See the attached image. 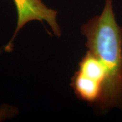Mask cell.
I'll return each instance as SVG.
<instances>
[{"instance_id": "cell-1", "label": "cell", "mask_w": 122, "mask_h": 122, "mask_svg": "<svg viewBox=\"0 0 122 122\" xmlns=\"http://www.w3.org/2000/svg\"><path fill=\"white\" fill-rule=\"evenodd\" d=\"M81 32L86 37L88 51L100 61L107 73L98 107L102 110L122 108V29L116 22L112 0H106L102 13L84 24Z\"/></svg>"}, {"instance_id": "cell-2", "label": "cell", "mask_w": 122, "mask_h": 122, "mask_svg": "<svg viewBox=\"0 0 122 122\" xmlns=\"http://www.w3.org/2000/svg\"><path fill=\"white\" fill-rule=\"evenodd\" d=\"M17 11V24L14 35L5 50L10 52L12 50L13 41L18 31L26 23L32 20L46 21L52 29L54 34L58 37L61 35L60 27L56 20V11L48 8L41 0H14Z\"/></svg>"}, {"instance_id": "cell-3", "label": "cell", "mask_w": 122, "mask_h": 122, "mask_svg": "<svg viewBox=\"0 0 122 122\" xmlns=\"http://www.w3.org/2000/svg\"><path fill=\"white\" fill-rule=\"evenodd\" d=\"M71 86L79 98L87 103L98 105L104 93V84L79 71L71 79Z\"/></svg>"}, {"instance_id": "cell-4", "label": "cell", "mask_w": 122, "mask_h": 122, "mask_svg": "<svg viewBox=\"0 0 122 122\" xmlns=\"http://www.w3.org/2000/svg\"><path fill=\"white\" fill-rule=\"evenodd\" d=\"M17 109L12 106L3 105L0 107V122L13 117L17 113Z\"/></svg>"}]
</instances>
